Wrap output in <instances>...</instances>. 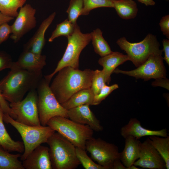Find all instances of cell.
I'll return each mask as SVG.
<instances>
[{"label":"cell","instance_id":"42","mask_svg":"<svg viewBox=\"0 0 169 169\" xmlns=\"http://www.w3.org/2000/svg\"><path fill=\"white\" fill-rule=\"evenodd\" d=\"M139 2L144 4L146 6H153L155 2L153 0H137Z\"/></svg>","mask_w":169,"mask_h":169},{"label":"cell","instance_id":"9","mask_svg":"<svg viewBox=\"0 0 169 169\" xmlns=\"http://www.w3.org/2000/svg\"><path fill=\"white\" fill-rule=\"evenodd\" d=\"M36 90L28 92L26 96L21 101L10 103V116L16 121L31 126L41 125L38 107Z\"/></svg>","mask_w":169,"mask_h":169},{"label":"cell","instance_id":"28","mask_svg":"<svg viewBox=\"0 0 169 169\" xmlns=\"http://www.w3.org/2000/svg\"><path fill=\"white\" fill-rule=\"evenodd\" d=\"M76 24H74L68 18L65 19L56 25L55 29L49 38L48 41L51 42L55 38L61 36H64L67 38L73 33Z\"/></svg>","mask_w":169,"mask_h":169},{"label":"cell","instance_id":"5","mask_svg":"<svg viewBox=\"0 0 169 169\" xmlns=\"http://www.w3.org/2000/svg\"><path fill=\"white\" fill-rule=\"evenodd\" d=\"M47 125L65 137L76 147L84 150L86 141L92 137L94 131L88 125L63 116L52 117Z\"/></svg>","mask_w":169,"mask_h":169},{"label":"cell","instance_id":"13","mask_svg":"<svg viewBox=\"0 0 169 169\" xmlns=\"http://www.w3.org/2000/svg\"><path fill=\"white\" fill-rule=\"evenodd\" d=\"M133 165L144 168L166 169L163 159L150 143L148 138L141 142L139 157Z\"/></svg>","mask_w":169,"mask_h":169},{"label":"cell","instance_id":"21","mask_svg":"<svg viewBox=\"0 0 169 169\" xmlns=\"http://www.w3.org/2000/svg\"><path fill=\"white\" fill-rule=\"evenodd\" d=\"M3 114L0 105V146L9 152L23 153L24 147L23 142L13 140L7 131L3 123Z\"/></svg>","mask_w":169,"mask_h":169},{"label":"cell","instance_id":"12","mask_svg":"<svg viewBox=\"0 0 169 169\" xmlns=\"http://www.w3.org/2000/svg\"><path fill=\"white\" fill-rule=\"evenodd\" d=\"M13 23L11 25V38L18 42L25 34L34 28L37 21L35 17L36 9L29 4H26L20 8Z\"/></svg>","mask_w":169,"mask_h":169},{"label":"cell","instance_id":"32","mask_svg":"<svg viewBox=\"0 0 169 169\" xmlns=\"http://www.w3.org/2000/svg\"><path fill=\"white\" fill-rule=\"evenodd\" d=\"M105 74L102 70L94 71L90 88L95 95H97L106 84Z\"/></svg>","mask_w":169,"mask_h":169},{"label":"cell","instance_id":"33","mask_svg":"<svg viewBox=\"0 0 169 169\" xmlns=\"http://www.w3.org/2000/svg\"><path fill=\"white\" fill-rule=\"evenodd\" d=\"M118 87V85L116 84L110 86H105L97 95H95L93 105H97L100 104L113 91Z\"/></svg>","mask_w":169,"mask_h":169},{"label":"cell","instance_id":"29","mask_svg":"<svg viewBox=\"0 0 169 169\" xmlns=\"http://www.w3.org/2000/svg\"><path fill=\"white\" fill-rule=\"evenodd\" d=\"M83 8V0H70L66 12L68 19L74 24H77V19L81 15Z\"/></svg>","mask_w":169,"mask_h":169},{"label":"cell","instance_id":"14","mask_svg":"<svg viewBox=\"0 0 169 169\" xmlns=\"http://www.w3.org/2000/svg\"><path fill=\"white\" fill-rule=\"evenodd\" d=\"M89 106L84 105L67 110L68 118L77 123L87 125L94 131H102L103 126L91 111Z\"/></svg>","mask_w":169,"mask_h":169},{"label":"cell","instance_id":"38","mask_svg":"<svg viewBox=\"0 0 169 169\" xmlns=\"http://www.w3.org/2000/svg\"><path fill=\"white\" fill-rule=\"evenodd\" d=\"M0 105L4 113L11 115V111L9 105L2 95L0 89Z\"/></svg>","mask_w":169,"mask_h":169},{"label":"cell","instance_id":"26","mask_svg":"<svg viewBox=\"0 0 169 169\" xmlns=\"http://www.w3.org/2000/svg\"><path fill=\"white\" fill-rule=\"evenodd\" d=\"M91 41L95 52L101 57L110 53L112 51L108 43L102 35V32L97 28L90 33Z\"/></svg>","mask_w":169,"mask_h":169},{"label":"cell","instance_id":"36","mask_svg":"<svg viewBox=\"0 0 169 169\" xmlns=\"http://www.w3.org/2000/svg\"><path fill=\"white\" fill-rule=\"evenodd\" d=\"M159 25L163 35L168 39H169V15H166L162 17Z\"/></svg>","mask_w":169,"mask_h":169},{"label":"cell","instance_id":"8","mask_svg":"<svg viewBox=\"0 0 169 169\" xmlns=\"http://www.w3.org/2000/svg\"><path fill=\"white\" fill-rule=\"evenodd\" d=\"M49 83L42 78L36 89L39 117L41 125L43 126L47 125L48 121L54 116L68 118L67 110L56 99L51 90Z\"/></svg>","mask_w":169,"mask_h":169},{"label":"cell","instance_id":"20","mask_svg":"<svg viewBox=\"0 0 169 169\" xmlns=\"http://www.w3.org/2000/svg\"><path fill=\"white\" fill-rule=\"evenodd\" d=\"M128 60L129 59L127 55L117 51H112L99 59L98 63L103 67L102 70L107 84H109L110 82L111 75L116 67Z\"/></svg>","mask_w":169,"mask_h":169},{"label":"cell","instance_id":"1","mask_svg":"<svg viewBox=\"0 0 169 169\" xmlns=\"http://www.w3.org/2000/svg\"><path fill=\"white\" fill-rule=\"evenodd\" d=\"M93 72L90 69L81 70L65 67L57 72L50 87L61 104L78 91L90 88Z\"/></svg>","mask_w":169,"mask_h":169},{"label":"cell","instance_id":"2","mask_svg":"<svg viewBox=\"0 0 169 169\" xmlns=\"http://www.w3.org/2000/svg\"><path fill=\"white\" fill-rule=\"evenodd\" d=\"M0 81V89L4 98L10 103L21 101L26 93L36 90L43 78L42 71H30L12 67Z\"/></svg>","mask_w":169,"mask_h":169},{"label":"cell","instance_id":"39","mask_svg":"<svg viewBox=\"0 0 169 169\" xmlns=\"http://www.w3.org/2000/svg\"><path fill=\"white\" fill-rule=\"evenodd\" d=\"M164 56L163 58L167 64L169 65V39H164L162 41Z\"/></svg>","mask_w":169,"mask_h":169},{"label":"cell","instance_id":"37","mask_svg":"<svg viewBox=\"0 0 169 169\" xmlns=\"http://www.w3.org/2000/svg\"><path fill=\"white\" fill-rule=\"evenodd\" d=\"M151 84L153 86H160L168 90L169 89V79L166 78L156 79L152 82Z\"/></svg>","mask_w":169,"mask_h":169},{"label":"cell","instance_id":"11","mask_svg":"<svg viewBox=\"0 0 169 169\" xmlns=\"http://www.w3.org/2000/svg\"><path fill=\"white\" fill-rule=\"evenodd\" d=\"M161 54L151 55L142 64L135 69L124 71L115 69L114 72L132 76L136 79H141L147 81L166 78V70Z\"/></svg>","mask_w":169,"mask_h":169},{"label":"cell","instance_id":"41","mask_svg":"<svg viewBox=\"0 0 169 169\" xmlns=\"http://www.w3.org/2000/svg\"><path fill=\"white\" fill-rule=\"evenodd\" d=\"M112 169H127V168L123 165L119 159L115 161L114 163Z\"/></svg>","mask_w":169,"mask_h":169},{"label":"cell","instance_id":"23","mask_svg":"<svg viewBox=\"0 0 169 169\" xmlns=\"http://www.w3.org/2000/svg\"><path fill=\"white\" fill-rule=\"evenodd\" d=\"M114 7L118 16L123 19L135 18L138 9L136 3L133 0H112Z\"/></svg>","mask_w":169,"mask_h":169},{"label":"cell","instance_id":"31","mask_svg":"<svg viewBox=\"0 0 169 169\" xmlns=\"http://www.w3.org/2000/svg\"><path fill=\"white\" fill-rule=\"evenodd\" d=\"M100 7L113 8L112 0H83L81 15H88L92 10Z\"/></svg>","mask_w":169,"mask_h":169},{"label":"cell","instance_id":"35","mask_svg":"<svg viewBox=\"0 0 169 169\" xmlns=\"http://www.w3.org/2000/svg\"><path fill=\"white\" fill-rule=\"evenodd\" d=\"M11 33V26L8 23H3L0 25V45L8 39Z\"/></svg>","mask_w":169,"mask_h":169},{"label":"cell","instance_id":"34","mask_svg":"<svg viewBox=\"0 0 169 169\" xmlns=\"http://www.w3.org/2000/svg\"><path fill=\"white\" fill-rule=\"evenodd\" d=\"M13 62L10 56L0 51V72L6 69L11 68Z\"/></svg>","mask_w":169,"mask_h":169},{"label":"cell","instance_id":"7","mask_svg":"<svg viewBox=\"0 0 169 169\" xmlns=\"http://www.w3.org/2000/svg\"><path fill=\"white\" fill-rule=\"evenodd\" d=\"M116 43L121 49L126 53L129 60L136 67L144 62L151 55L162 54V50L160 49V45L156 37L148 34L142 41L137 43H131L125 37L119 38Z\"/></svg>","mask_w":169,"mask_h":169},{"label":"cell","instance_id":"27","mask_svg":"<svg viewBox=\"0 0 169 169\" xmlns=\"http://www.w3.org/2000/svg\"><path fill=\"white\" fill-rule=\"evenodd\" d=\"M26 0H0V12L6 15L16 17L18 9L24 5Z\"/></svg>","mask_w":169,"mask_h":169},{"label":"cell","instance_id":"18","mask_svg":"<svg viewBox=\"0 0 169 169\" xmlns=\"http://www.w3.org/2000/svg\"><path fill=\"white\" fill-rule=\"evenodd\" d=\"M56 14V13L54 12L43 21L34 35L24 45L23 50L37 54H41L45 43V33L53 22Z\"/></svg>","mask_w":169,"mask_h":169},{"label":"cell","instance_id":"40","mask_svg":"<svg viewBox=\"0 0 169 169\" xmlns=\"http://www.w3.org/2000/svg\"><path fill=\"white\" fill-rule=\"evenodd\" d=\"M14 18L4 14L0 12V25L3 23H8Z\"/></svg>","mask_w":169,"mask_h":169},{"label":"cell","instance_id":"24","mask_svg":"<svg viewBox=\"0 0 169 169\" xmlns=\"http://www.w3.org/2000/svg\"><path fill=\"white\" fill-rule=\"evenodd\" d=\"M151 144L163 159L166 169H169V136L163 137L156 136H150L148 138Z\"/></svg>","mask_w":169,"mask_h":169},{"label":"cell","instance_id":"19","mask_svg":"<svg viewBox=\"0 0 169 169\" xmlns=\"http://www.w3.org/2000/svg\"><path fill=\"white\" fill-rule=\"evenodd\" d=\"M125 139V145L123 151L120 152L119 159L127 169L139 157L141 142L139 139L129 136Z\"/></svg>","mask_w":169,"mask_h":169},{"label":"cell","instance_id":"30","mask_svg":"<svg viewBox=\"0 0 169 169\" xmlns=\"http://www.w3.org/2000/svg\"><path fill=\"white\" fill-rule=\"evenodd\" d=\"M77 157L85 169H107L105 167L95 163L87 155L85 150L76 147Z\"/></svg>","mask_w":169,"mask_h":169},{"label":"cell","instance_id":"17","mask_svg":"<svg viewBox=\"0 0 169 169\" xmlns=\"http://www.w3.org/2000/svg\"><path fill=\"white\" fill-rule=\"evenodd\" d=\"M46 56L45 55L37 54L23 50L18 60L13 62L12 67L30 71H40L46 65Z\"/></svg>","mask_w":169,"mask_h":169},{"label":"cell","instance_id":"15","mask_svg":"<svg viewBox=\"0 0 169 169\" xmlns=\"http://www.w3.org/2000/svg\"><path fill=\"white\" fill-rule=\"evenodd\" d=\"M24 169H52L49 148L39 145L22 162Z\"/></svg>","mask_w":169,"mask_h":169},{"label":"cell","instance_id":"16","mask_svg":"<svg viewBox=\"0 0 169 169\" xmlns=\"http://www.w3.org/2000/svg\"><path fill=\"white\" fill-rule=\"evenodd\" d=\"M120 133L124 138L131 136L138 139L147 136H156L166 137L168 136L166 128L159 130L146 129L141 126L140 121L135 118H131L127 124L121 128Z\"/></svg>","mask_w":169,"mask_h":169},{"label":"cell","instance_id":"22","mask_svg":"<svg viewBox=\"0 0 169 169\" xmlns=\"http://www.w3.org/2000/svg\"><path fill=\"white\" fill-rule=\"evenodd\" d=\"M94 96L90 88L83 89L74 94L61 105L66 110L84 105H93Z\"/></svg>","mask_w":169,"mask_h":169},{"label":"cell","instance_id":"3","mask_svg":"<svg viewBox=\"0 0 169 169\" xmlns=\"http://www.w3.org/2000/svg\"><path fill=\"white\" fill-rule=\"evenodd\" d=\"M52 169H74L80 164L76 155V147L58 133L54 132L48 139Z\"/></svg>","mask_w":169,"mask_h":169},{"label":"cell","instance_id":"43","mask_svg":"<svg viewBox=\"0 0 169 169\" xmlns=\"http://www.w3.org/2000/svg\"><path fill=\"white\" fill-rule=\"evenodd\" d=\"M140 169V168H138V167H137L136 166H135L134 165H132L129 168V169Z\"/></svg>","mask_w":169,"mask_h":169},{"label":"cell","instance_id":"10","mask_svg":"<svg viewBox=\"0 0 169 169\" xmlns=\"http://www.w3.org/2000/svg\"><path fill=\"white\" fill-rule=\"evenodd\" d=\"M85 150L90 153L92 159L107 169H112L114 162L119 159L118 147L100 138L92 137L88 140Z\"/></svg>","mask_w":169,"mask_h":169},{"label":"cell","instance_id":"4","mask_svg":"<svg viewBox=\"0 0 169 169\" xmlns=\"http://www.w3.org/2000/svg\"><path fill=\"white\" fill-rule=\"evenodd\" d=\"M3 120L10 124L20 134L23 141L24 149L20 160L24 161L33 151L42 143H47L55 131L49 126L41 125H28L19 123L7 113H4Z\"/></svg>","mask_w":169,"mask_h":169},{"label":"cell","instance_id":"25","mask_svg":"<svg viewBox=\"0 0 169 169\" xmlns=\"http://www.w3.org/2000/svg\"><path fill=\"white\" fill-rule=\"evenodd\" d=\"M21 155L11 154L0 146V169H24L18 160Z\"/></svg>","mask_w":169,"mask_h":169},{"label":"cell","instance_id":"6","mask_svg":"<svg viewBox=\"0 0 169 169\" xmlns=\"http://www.w3.org/2000/svg\"><path fill=\"white\" fill-rule=\"evenodd\" d=\"M67 38L68 44L62 58L59 62L53 72L44 76V78L49 82L56 73L65 67L70 66L78 69L80 54L91 41V34L90 33H82L77 24L73 33Z\"/></svg>","mask_w":169,"mask_h":169},{"label":"cell","instance_id":"44","mask_svg":"<svg viewBox=\"0 0 169 169\" xmlns=\"http://www.w3.org/2000/svg\"><path fill=\"white\" fill-rule=\"evenodd\" d=\"M166 0L168 1H169V0Z\"/></svg>","mask_w":169,"mask_h":169}]
</instances>
